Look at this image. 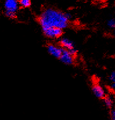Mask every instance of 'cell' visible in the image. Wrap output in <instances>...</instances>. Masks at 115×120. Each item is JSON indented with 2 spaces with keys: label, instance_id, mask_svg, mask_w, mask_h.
<instances>
[{
  "label": "cell",
  "instance_id": "6da1fadb",
  "mask_svg": "<svg viewBox=\"0 0 115 120\" xmlns=\"http://www.w3.org/2000/svg\"><path fill=\"white\" fill-rule=\"evenodd\" d=\"M39 22L42 30H44L50 27L65 29L68 26L69 20L65 13L56 9L49 8L41 13Z\"/></svg>",
  "mask_w": 115,
  "mask_h": 120
},
{
  "label": "cell",
  "instance_id": "7a4b0ae2",
  "mask_svg": "<svg viewBox=\"0 0 115 120\" xmlns=\"http://www.w3.org/2000/svg\"><path fill=\"white\" fill-rule=\"evenodd\" d=\"M61 44L62 47L64 48V49L68 50L70 52V53H72L73 56H74L77 53V50L74 46L73 42L69 39L67 38H62L61 41Z\"/></svg>",
  "mask_w": 115,
  "mask_h": 120
},
{
  "label": "cell",
  "instance_id": "3957f363",
  "mask_svg": "<svg viewBox=\"0 0 115 120\" xmlns=\"http://www.w3.org/2000/svg\"><path fill=\"white\" fill-rule=\"evenodd\" d=\"M44 33L47 37L56 38L59 37L62 34V29L57 27H50L43 30Z\"/></svg>",
  "mask_w": 115,
  "mask_h": 120
},
{
  "label": "cell",
  "instance_id": "277c9868",
  "mask_svg": "<svg viewBox=\"0 0 115 120\" xmlns=\"http://www.w3.org/2000/svg\"><path fill=\"white\" fill-rule=\"evenodd\" d=\"M59 59L62 63L68 65L73 64L74 62V56L70 53L69 51L65 49H62V55Z\"/></svg>",
  "mask_w": 115,
  "mask_h": 120
},
{
  "label": "cell",
  "instance_id": "5b68a950",
  "mask_svg": "<svg viewBox=\"0 0 115 120\" xmlns=\"http://www.w3.org/2000/svg\"><path fill=\"white\" fill-rule=\"evenodd\" d=\"M19 1L18 0H5L4 7L5 11L16 13L19 8Z\"/></svg>",
  "mask_w": 115,
  "mask_h": 120
},
{
  "label": "cell",
  "instance_id": "8992f818",
  "mask_svg": "<svg viewBox=\"0 0 115 120\" xmlns=\"http://www.w3.org/2000/svg\"><path fill=\"white\" fill-rule=\"evenodd\" d=\"M62 49H63L58 47V46L52 45V44H50L47 46V50L49 53H50L52 56L56 57V58H60L61 55H62Z\"/></svg>",
  "mask_w": 115,
  "mask_h": 120
},
{
  "label": "cell",
  "instance_id": "52a82bcc",
  "mask_svg": "<svg viewBox=\"0 0 115 120\" xmlns=\"http://www.w3.org/2000/svg\"><path fill=\"white\" fill-rule=\"evenodd\" d=\"M94 95L98 99H104L105 97V92L103 88L98 84L94 85L92 88Z\"/></svg>",
  "mask_w": 115,
  "mask_h": 120
},
{
  "label": "cell",
  "instance_id": "ba28073f",
  "mask_svg": "<svg viewBox=\"0 0 115 120\" xmlns=\"http://www.w3.org/2000/svg\"><path fill=\"white\" fill-rule=\"evenodd\" d=\"M104 101L105 105L107 108H111L113 106V100L109 96H105L104 98Z\"/></svg>",
  "mask_w": 115,
  "mask_h": 120
},
{
  "label": "cell",
  "instance_id": "9c48e42d",
  "mask_svg": "<svg viewBox=\"0 0 115 120\" xmlns=\"http://www.w3.org/2000/svg\"><path fill=\"white\" fill-rule=\"evenodd\" d=\"M19 5L23 8H27L31 5V0H19Z\"/></svg>",
  "mask_w": 115,
  "mask_h": 120
},
{
  "label": "cell",
  "instance_id": "30bf717a",
  "mask_svg": "<svg viewBox=\"0 0 115 120\" xmlns=\"http://www.w3.org/2000/svg\"><path fill=\"white\" fill-rule=\"evenodd\" d=\"M107 25L111 29H115V19H111L107 22Z\"/></svg>",
  "mask_w": 115,
  "mask_h": 120
},
{
  "label": "cell",
  "instance_id": "8fae6325",
  "mask_svg": "<svg viewBox=\"0 0 115 120\" xmlns=\"http://www.w3.org/2000/svg\"><path fill=\"white\" fill-rule=\"evenodd\" d=\"M110 115H111V119L113 120H115V109H112L110 112Z\"/></svg>",
  "mask_w": 115,
  "mask_h": 120
},
{
  "label": "cell",
  "instance_id": "7c38bea8",
  "mask_svg": "<svg viewBox=\"0 0 115 120\" xmlns=\"http://www.w3.org/2000/svg\"><path fill=\"white\" fill-rule=\"evenodd\" d=\"M111 87L113 89H115V81L112 82V85H111Z\"/></svg>",
  "mask_w": 115,
  "mask_h": 120
},
{
  "label": "cell",
  "instance_id": "4fadbf2b",
  "mask_svg": "<svg viewBox=\"0 0 115 120\" xmlns=\"http://www.w3.org/2000/svg\"><path fill=\"white\" fill-rule=\"evenodd\" d=\"M114 35H115V31H114Z\"/></svg>",
  "mask_w": 115,
  "mask_h": 120
},
{
  "label": "cell",
  "instance_id": "5bb4252c",
  "mask_svg": "<svg viewBox=\"0 0 115 120\" xmlns=\"http://www.w3.org/2000/svg\"></svg>",
  "mask_w": 115,
  "mask_h": 120
}]
</instances>
